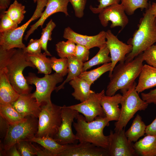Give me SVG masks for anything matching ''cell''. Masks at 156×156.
Returning <instances> with one entry per match:
<instances>
[{"label":"cell","instance_id":"cell-33","mask_svg":"<svg viewBox=\"0 0 156 156\" xmlns=\"http://www.w3.org/2000/svg\"><path fill=\"white\" fill-rule=\"evenodd\" d=\"M148 0H121V4L123 6L126 13L128 15L134 14L138 9L142 10L148 8L149 3Z\"/></svg>","mask_w":156,"mask_h":156},{"label":"cell","instance_id":"cell-6","mask_svg":"<svg viewBox=\"0 0 156 156\" xmlns=\"http://www.w3.org/2000/svg\"><path fill=\"white\" fill-rule=\"evenodd\" d=\"M135 82L127 90L121 92L122 98L119 120L115 123L114 130L118 132L125 129L128 122L139 111L145 110L148 104L141 99L135 89Z\"/></svg>","mask_w":156,"mask_h":156},{"label":"cell","instance_id":"cell-46","mask_svg":"<svg viewBox=\"0 0 156 156\" xmlns=\"http://www.w3.org/2000/svg\"><path fill=\"white\" fill-rule=\"evenodd\" d=\"M145 134L156 135V117L150 124L146 126Z\"/></svg>","mask_w":156,"mask_h":156},{"label":"cell","instance_id":"cell-49","mask_svg":"<svg viewBox=\"0 0 156 156\" xmlns=\"http://www.w3.org/2000/svg\"><path fill=\"white\" fill-rule=\"evenodd\" d=\"M10 0H0V10L1 12L5 11L10 5Z\"/></svg>","mask_w":156,"mask_h":156},{"label":"cell","instance_id":"cell-32","mask_svg":"<svg viewBox=\"0 0 156 156\" xmlns=\"http://www.w3.org/2000/svg\"><path fill=\"white\" fill-rule=\"evenodd\" d=\"M76 44L70 40L66 42L62 41L58 42L56 44V50L58 55L60 58L75 56Z\"/></svg>","mask_w":156,"mask_h":156},{"label":"cell","instance_id":"cell-22","mask_svg":"<svg viewBox=\"0 0 156 156\" xmlns=\"http://www.w3.org/2000/svg\"><path fill=\"white\" fill-rule=\"evenodd\" d=\"M138 155L156 156V135H148L133 144Z\"/></svg>","mask_w":156,"mask_h":156},{"label":"cell","instance_id":"cell-26","mask_svg":"<svg viewBox=\"0 0 156 156\" xmlns=\"http://www.w3.org/2000/svg\"><path fill=\"white\" fill-rule=\"evenodd\" d=\"M146 126L142 118L137 114L133 120L130 128L125 132V135L131 142H136L146 133Z\"/></svg>","mask_w":156,"mask_h":156},{"label":"cell","instance_id":"cell-9","mask_svg":"<svg viewBox=\"0 0 156 156\" xmlns=\"http://www.w3.org/2000/svg\"><path fill=\"white\" fill-rule=\"evenodd\" d=\"M47 2V0H37L35 10L27 22L14 29L0 33V47L7 50L15 48L24 49L26 46L23 42L24 33L32 21L40 18L41 16Z\"/></svg>","mask_w":156,"mask_h":156},{"label":"cell","instance_id":"cell-8","mask_svg":"<svg viewBox=\"0 0 156 156\" xmlns=\"http://www.w3.org/2000/svg\"><path fill=\"white\" fill-rule=\"evenodd\" d=\"M63 77L56 72L51 75H45L41 78L34 73H29L25 78L29 84H34L36 87L35 91L32 93V96L39 103L42 104L51 102V93L55 90L56 84L62 82Z\"/></svg>","mask_w":156,"mask_h":156},{"label":"cell","instance_id":"cell-5","mask_svg":"<svg viewBox=\"0 0 156 156\" xmlns=\"http://www.w3.org/2000/svg\"><path fill=\"white\" fill-rule=\"evenodd\" d=\"M38 118L28 116L19 122L10 125L5 137L3 141H0V151L3 156L5 151L18 142L28 140L35 137L38 130Z\"/></svg>","mask_w":156,"mask_h":156},{"label":"cell","instance_id":"cell-7","mask_svg":"<svg viewBox=\"0 0 156 156\" xmlns=\"http://www.w3.org/2000/svg\"><path fill=\"white\" fill-rule=\"evenodd\" d=\"M62 106L51 102L42 104L38 117V131L35 137L48 135L54 138L62 123Z\"/></svg>","mask_w":156,"mask_h":156},{"label":"cell","instance_id":"cell-1","mask_svg":"<svg viewBox=\"0 0 156 156\" xmlns=\"http://www.w3.org/2000/svg\"><path fill=\"white\" fill-rule=\"evenodd\" d=\"M156 42V16L151 13L148 8L143 13L138 29L127 44L131 45V51L126 56L125 62H130Z\"/></svg>","mask_w":156,"mask_h":156},{"label":"cell","instance_id":"cell-14","mask_svg":"<svg viewBox=\"0 0 156 156\" xmlns=\"http://www.w3.org/2000/svg\"><path fill=\"white\" fill-rule=\"evenodd\" d=\"M124 7L121 3L114 4L106 7L99 13V18L101 25L106 27L109 21L112 24L110 27H120L122 31L129 23V20Z\"/></svg>","mask_w":156,"mask_h":156},{"label":"cell","instance_id":"cell-50","mask_svg":"<svg viewBox=\"0 0 156 156\" xmlns=\"http://www.w3.org/2000/svg\"><path fill=\"white\" fill-rule=\"evenodd\" d=\"M149 8L151 14L156 16V3L153 2L152 4L149 3Z\"/></svg>","mask_w":156,"mask_h":156},{"label":"cell","instance_id":"cell-16","mask_svg":"<svg viewBox=\"0 0 156 156\" xmlns=\"http://www.w3.org/2000/svg\"><path fill=\"white\" fill-rule=\"evenodd\" d=\"M69 2V0H47L45 9L42 12L41 16L35 23L30 26L31 27L27 31L24 39L27 41L29 36L39 27L40 26L42 27L45 21L52 14L58 12H62L66 16H69L67 6Z\"/></svg>","mask_w":156,"mask_h":156},{"label":"cell","instance_id":"cell-2","mask_svg":"<svg viewBox=\"0 0 156 156\" xmlns=\"http://www.w3.org/2000/svg\"><path fill=\"white\" fill-rule=\"evenodd\" d=\"M142 53L130 62H120L115 66L109 77L105 95H114L119 90L121 92L127 90L133 84L143 65Z\"/></svg>","mask_w":156,"mask_h":156},{"label":"cell","instance_id":"cell-41","mask_svg":"<svg viewBox=\"0 0 156 156\" xmlns=\"http://www.w3.org/2000/svg\"><path fill=\"white\" fill-rule=\"evenodd\" d=\"M74 10L75 16L78 18L82 17L86 3V0H69Z\"/></svg>","mask_w":156,"mask_h":156},{"label":"cell","instance_id":"cell-3","mask_svg":"<svg viewBox=\"0 0 156 156\" xmlns=\"http://www.w3.org/2000/svg\"><path fill=\"white\" fill-rule=\"evenodd\" d=\"M76 120L73 125L79 142H90L107 150L109 135H105L103 132L104 128L109 125V121L106 117L97 116L93 121L88 122L84 116L79 114Z\"/></svg>","mask_w":156,"mask_h":156},{"label":"cell","instance_id":"cell-12","mask_svg":"<svg viewBox=\"0 0 156 156\" xmlns=\"http://www.w3.org/2000/svg\"><path fill=\"white\" fill-rule=\"evenodd\" d=\"M107 149L109 156H137L133 143L126 137L123 129L114 133L110 130Z\"/></svg>","mask_w":156,"mask_h":156},{"label":"cell","instance_id":"cell-11","mask_svg":"<svg viewBox=\"0 0 156 156\" xmlns=\"http://www.w3.org/2000/svg\"><path fill=\"white\" fill-rule=\"evenodd\" d=\"M105 94L103 90L100 92L92 94L83 102L67 107L82 114L88 122L93 121L97 116L106 117L100 103L102 96Z\"/></svg>","mask_w":156,"mask_h":156},{"label":"cell","instance_id":"cell-38","mask_svg":"<svg viewBox=\"0 0 156 156\" xmlns=\"http://www.w3.org/2000/svg\"><path fill=\"white\" fill-rule=\"evenodd\" d=\"M142 54L144 61L156 68V44L148 48L143 52Z\"/></svg>","mask_w":156,"mask_h":156},{"label":"cell","instance_id":"cell-10","mask_svg":"<svg viewBox=\"0 0 156 156\" xmlns=\"http://www.w3.org/2000/svg\"><path fill=\"white\" fill-rule=\"evenodd\" d=\"M79 114L77 111L67 106H62V123L53 138L57 142L63 145L77 144L79 141L73 132L72 125Z\"/></svg>","mask_w":156,"mask_h":156},{"label":"cell","instance_id":"cell-18","mask_svg":"<svg viewBox=\"0 0 156 156\" xmlns=\"http://www.w3.org/2000/svg\"><path fill=\"white\" fill-rule=\"evenodd\" d=\"M11 104L24 117L30 116L38 118L42 104L39 103L30 93L20 95Z\"/></svg>","mask_w":156,"mask_h":156},{"label":"cell","instance_id":"cell-21","mask_svg":"<svg viewBox=\"0 0 156 156\" xmlns=\"http://www.w3.org/2000/svg\"><path fill=\"white\" fill-rule=\"evenodd\" d=\"M156 87V68L148 64L143 65L135 89L138 93Z\"/></svg>","mask_w":156,"mask_h":156},{"label":"cell","instance_id":"cell-19","mask_svg":"<svg viewBox=\"0 0 156 156\" xmlns=\"http://www.w3.org/2000/svg\"><path fill=\"white\" fill-rule=\"evenodd\" d=\"M122 95L117 94L112 96L104 94L101 101V104L105 115V117L109 121H117L119 119L121 112L119 104H120Z\"/></svg>","mask_w":156,"mask_h":156},{"label":"cell","instance_id":"cell-24","mask_svg":"<svg viewBox=\"0 0 156 156\" xmlns=\"http://www.w3.org/2000/svg\"><path fill=\"white\" fill-rule=\"evenodd\" d=\"M28 141L39 144L50 151L53 156H59L67 148L68 145L59 144L54 138L48 135L42 137H35Z\"/></svg>","mask_w":156,"mask_h":156},{"label":"cell","instance_id":"cell-17","mask_svg":"<svg viewBox=\"0 0 156 156\" xmlns=\"http://www.w3.org/2000/svg\"><path fill=\"white\" fill-rule=\"evenodd\" d=\"M59 156H109L107 150L88 142L68 144Z\"/></svg>","mask_w":156,"mask_h":156},{"label":"cell","instance_id":"cell-51","mask_svg":"<svg viewBox=\"0 0 156 156\" xmlns=\"http://www.w3.org/2000/svg\"><path fill=\"white\" fill-rule=\"evenodd\" d=\"M37 0H33V1H34V3H36V2H37Z\"/></svg>","mask_w":156,"mask_h":156},{"label":"cell","instance_id":"cell-30","mask_svg":"<svg viewBox=\"0 0 156 156\" xmlns=\"http://www.w3.org/2000/svg\"><path fill=\"white\" fill-rule=\"evenodd\" d=\"M111 68V62L105 63L95 69L83 72L79 77L86 80L91 85L103 74L107 71L110 72Z\"/></svg>","mask_w":156,"mask_h":156},{"label":"cell","instance_id":"cell-27","mask_svg":"<svg viewBox=\"0 0 156 156\" xmlns=\"http://www.w3.org/2000/svg\"><path fill=\"white\" fill-rule=\"evenodd\" d=\"M68 61V75L67 78L60 86L56 87L55 90L57 92L64 89L65 84L73 79L79 77L83 72L84 63L78 60L75 56L67 58Z\"/></svg>","mask_w":156,"mask_h":156},{"label":"cell","instance_id":"cell-15","mask_svg":"<svg viewBox=\"0 0 156 156\" xmlns=\"http://www.w3.org/2000/svg\"><path fill=\"white\" fill-rule=\"evenodd\" d=\"M63 37L89 49L95 47L100 48L106 44V31H104L94 36H88L77 33L68 27L64 29Z\"/></svg>","mask_w":156,"mask_h":156},{"label":"cell","instance_id":"cell-25","mask_svg":"<svg viewBox=\"0 0 156 156\" xmlns=\"http://www.w3.org/2000/svg\"><path fill=\"white\" fill-rule=\"evenodd\" d=\"M27 59L30 61L38 70V73L50 74L51 72L50 58L47 57L44 53L31 54L26 53Z\"/></svg>","mask_w":156,"mask_h":156},{"label":"cell","instance_id":"cell-4","mask_svg":"<svg viewBox=\"0 0 156 156\" xmlns=\"http://www.w3.org/2000/svg\"><path fill=\"white\" fill-rule=\"evenodd\" d=\"M27 67L36 68L27 59L23 49H18L9 60L6 68L11 85L20 95L31 93L32 89L23 74V70Z\"/></svg>","mask_w":156,"mask_h":156},{"label":"cell","instance_id":"cell-47","mask_svg":"<svg viewBox=\"0 0 156 156\" xmlns=\"http://www.w3.org/2000/svg\"><path fill=\"white\" fill-rule=\"evenodd\" d=\"M4 156H21L15 144L4 152Z\"/></svg>","mask_w":156,"mask_h":156},{"label":"cell","instance_id":"cell-42","mask_svg":"<svg viewBox=\"0 0 156 156\" xmlns=\"http://www.w3.org/2000/svg\"><path fill=\"white\" fill-rule=\"evenodd\" d=\"M89 49L83 46L76 44L75 56L77 59L83 63L88 60Z\"/></svg>","mask_w":156,"mask_h":156},{"label":"cell","instance_id":"cell-29","mask_svg":"<svg viewBox=\"0 0 156 156\" xmlns=\"http://www.w3.org/2000/svg\"><path fill=\"white\" fill-rule=\"evenodd\" d=\"M109 51L106 44L99 48V50L92 58L84 62L83 71H86L94 66L111 62L110 57L109 56Z\"/></svg>","mask_w":156,"mask_h":156},{"label":"cell","instance_id":"cell-43","mask_svg":"<svg viewBox=\"0 0 156 156\" xmlns=\"http://www.w3.org/2000/svg\"><path fill=\"white\" fill-rule=\"evenodd\" d=\"M121 0H99V5L97 8L90 6V9L94 14H99L104 8L112 5L119 3Z\"/></svg>","mask_w":156,"mask_h":156},{"label":"cell","instance_id":"cell-37","mask_svg":"<svg viewBox=\"0 0 156 156\" xmlns=\"http://www.w3.org/2000/svg\"><path fill=\"white\" fill-rule=\"evenodd\" d=\"M4 11L0 14V33L7 32L14 29L18 27V24L14 22Z\"/></svg>","mask_w":156,"mask_h":156},{"label":"cell","instance_id":"cell-40","mask_svg":"<svg viewBox=\"0 0 156 156\" xmlns=\"http://www.w3.org/2000/svg\"><path fill=\"white\" fill-rule=\"evenodd\" d=\"M23 49L26 53L38 54L41 53L42 47L40 39H31L27 46Z\"/></svg>","mask_w":156,"mask_h":156},{"label":"cell","instance_id":"cell-45","mask_svg":"<svg viewBox=\"0 0 156 156\" xmlns=\"http://www.w3.org/2000/svg\"><path fill=\"white\" fill-rule=\"evenodd\" d=\"M10 125L1 116H0V138L1 140L5 137Z\"/></svg>","mask_w":156,"mask_h":156},{"label":"cell","instance_id":"cell-31","mask_svg":"<svg viewBox=\"0 0 156 156\" xmlns=\"http://www.w3.org/2000/svg\"><path fill=\"white\" fill-rule=\"evenodd\" d=\"M25 9L24 5L15 0L8 10L4 12L11 20L18 25L24 18V14L26 12Z\"/></svg>","mask_w":156,"mask_h":156},{"label":"cell","instance_id":"cell-48","mask_svg":"<svg viewBox=\"0 0 156 156\" xmlns=\"http://www.w3.org/2000/svg\"><path fill=\"white\" fill-rule=\"evenodd\" d=\"M36 155L38 156H53V154L49 151L44 148H40L36 147Z\"/></svg>","mask_w":156,"mask_h":156},{"label":"cell","instance_id":"cell-44","mask_svg":"<svg viewBox=\"0 0 156 156\" xmlns=\"http://www.w3.org/2000/svg\"><path fill=\"white\" fill-rule=\"evenodd\" d=\"M142 99L148 103H154L156 105V88L147 93L141 94Z\"/></svg>","mask_w":156,"mask_h":156},{"label":"cell","instance_id":"cell-36","mask_svg":"<svg viewBox=\"0 0 156 156\" xmlns=\"http://www.w3.org/2000/svg\"><path fill=\"white\" fill-rule=\"evenodd\" d=\"M28 140H22L16 144L17 147L21 156H33L36 155V146Z\"/></svg>","mask_w":156,"mask_h":156},{"label":"cell","instance_id":"cell-39","mask_svg":"<svg viewBox=\"0 0 156 156\" xmlns=\"http://www.w3.org/2000/svg\"><path fill=\"white\" fill-rule=\"evenodd\" d=\"M16 50L15 48L4 49L0 47V70L6 68L9 60Z\"/></svg>","mask_w":156,"mask_h":156},{"label":"cell","instance_id":"cell-13","mask_svg":"<svg viewBox=\"0 0 156 156\" xmlns=\"http://www.w3.org/2000/svg\"><path fill=\"white\" fill-rule=\"evenodd\" d=\"M106 45L110 54L111 68L109 77L111 75L113 70L118 62L125 61L126 55L132 51V46L126 44L119 40L110 30L106 31Z\"/></svg>","mask_w":156,"mask_h":156},{"label":"cell","instance_id":"cell-23","mask_svg":"<svg viewBox=\"0 0 156 156\" xmlns=\"http://www.w3.org/2000/svg\"><path fill=\"white\" fill-rule=\"evenodd\" d=\"M69 84L74 89L72 95L75 99L81 102L86 100L93 93L95 92L90 89V85L85 79L79 77L69 81Z\"/></svg>","mask_w":156,"mask_h":156},{"label":"cell","instance_id":"cell-20","mask_svg":"<svg viewBox=\"0 0 156 156\" xmlns=\"http://www.w3.org/2000/svg\"><path fill=\"white\" fill-rule=\"evenodd\" d=\"M20 95L10 82L7 68L0 70V104H11Z\"/></svg>","mask_w":156,"mask_h":156},{"label":"cell","instance_id":"cell-34","mask_svg":"<svg viewBox=\"0 0 156 156\" xmlns=\"http://www.w3.org/2000/svg\"><path fill=\"white\" fill-rule=\"evenodd\" d=\"M55 27V23L52 19H51L47 24L46 27L42 29L41 36L40 39L42 44V49L44 51L43 53L47 56H51L47 50V44L48 41L52 40V31Z\"/></svg>","mask_w":156,"mask_h":156},{"label":"cell","instance_id":"cell-35","mask_svg":"<svg viewBox=\"0 0 156 156\" xmlns=\"http://www.w3.org/2000/svg\"><path fill=\"white\" fill-rule=\"evenodd\" d=\"M51 66L55 72L64 77L68 73V61L67 58L58 59L55 57L50 58Z\"/></svg>","mask_w":156,"mask_h":156},{"label":"cell","instance_id":"cell-28","mask_svg":"<svg viewBox=\"0 0 156 156\" xmlns=\"http://www.w3.org/2000/svg\"><path fill=\"white\" fill-rule=\"evenodd\" d=\"M0 116L3 118L10 125L19 122L25 118L19 113L11 104H0Z\"/></svg>","mask_w":156,"mask_h":156}]
</instances>
